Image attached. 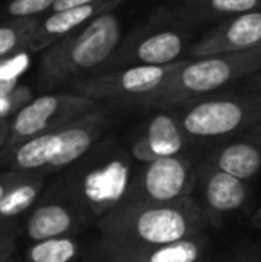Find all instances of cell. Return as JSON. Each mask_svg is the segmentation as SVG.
<instances>
[{
  "mask_svg": "<svg viewBox=\"0 0 261 262\" xmlns=\"http://www.w3.org/2000/svg\"><path fill=\"white\" fill-rule=\"evenodd\" d=\"M97 250L161 246L206 234L208 220L193 196L172 204H120L97 223Z\"/></svg>",
  "mask_w": 261,
  "mask_h": 262,
  "instance_id": "cell-1",
  "label": "cell"
},
{
  "mask_svg": "<svg viewBox=\"0 0 261 262\" xmlns=\"http://www.w3.org/2000/svg\"><path fill=\"white\" fill-rule=\"evenodd\" d=\"M27 173H22V171H4L0 173V200L20 182Z\"/></svg>",
  "mask_w": 261,
  "mask_h": 262,
  "instance_id": "cell-24",
  "label": "cell"
},
{
  "mask_svg": "<svg viewBox=\"0 0 261 262\" xmlns=\"http://www.w3.org/2000/svg\"><path fill=\"white\" fill-rule=\"evenodd\" d=\"M197 171L198 162L186 154L139 164L131 193L122 204H172L192 196Z\"/></svg>",
  "mask_w": 261,
  "mask_h": 262,
  "instance_id": "cell-7",
  "label": "cell"
},
{
  "mask_svg": "<svg viewBox=\"0 0 261 262\" xmlns=\"http://www.w3.org/2000/svg\"><path fill=\"white\" fill-rule=\"evenodd\" d=\"M54 2L56 0H13L7 11L13 16H32L52 7Z\"/></svg>",
  "mask_w": 261,
  "mask_h": 262,
  "instance_id": "cell-21",
  "label": "cell"
},
{
  "mask_svg": "<svg viewBox=\"0 0 261 262\" xmlns=\"http://www.w3.org/2000/svg\"><path fill=\"white\" fill-rule=\"evenodd\" d=\"M124 39V27L115 13H104L73 34L59 39L43 57V75L52 86L79 82L98 75Z\"/></svg>",
  "mask_w": 261,
  "mask_h": 262,
  "instance_id": "cell-4",
  "label": "cell"
},
{
  "mask_svg": "<svg viewBox=\"0 0 261 262\" xmlns=\"http://www.w3.org/2000/svg\"><path fill=\"white\" fill-rule=\"evenodd\" d=\"M90 223L86 214L57 182L56 187H52V191L31 209L25 221V235L32 243H38L52 237L75 235Z\"/></svg>",
  "mask_w": 261,
  "mask_h": 262,
  "instance_id": "cell-11",
  "label": "cell"
},
{
  "mask_svg": "<svg viewBox=\"0 0 261 262\" xmlns=\"http://www.w3.org/2000/svg\"><path fill=\"white\" fill-rule=\"evenodd\" d=\"M16 90V80H4L0 77V97H7V95L14 93Z\"/></svg>",
  "mask_w": 261,
  "mask_h": 262,
  "instance_id": "cell-27",
  "label": "cell"
},
{
  "mask_svg": "<svg viewBox=\"0 0 261 262\" xmlns=\"http://www.w3.org/2000/svg\"><path fill=\"white\" fill-rule=\"evenodd\" d=\"M227 262H261V257H256L252 253H238Z\"/></svg>",
  "mask_w": 261,
  "mask_h": 262,
  "instance_id": "cell-28",
  "label": "cell"
},
{
  "mask_svg": "<svg viewBox=\"0 0 261 262\" xmlns=\"http://www.w3.org/2000/svg\"><path fill=\"white\" fill-rule=\"evenodd\" d=\"M101 104L77 93L43 95L18 109L9 123L4 152L36 136L57 130L73 120L91 113Z\"/></svg>",
  "mask_w": 261,
  "mask_h": 262,
  "instance_id": "cell-8",
  "label": "cell"
},
{
  "mask_svg": "<svg viewBox=\"0 0 261 262\" xmlns=\"http://www.w3.org/2000/svg\"><path fill=\"white\" fill-rule=\"evenodd\" d=\"M188 145L175 111L161 109L143 121L127 150L136 162L145 164L157 159L183 156Z\"/></svg>",
  "mask_w": 261,
  "mask_h": 262,
  "instance_id": "cell-13",
  "label": "cell"
},
{
  "mask_svg": "<svg viewBox=\"0 0 261 262\" xmlns=\"http://www.w3.org/2000/svg\"><path fill=\"white\" fill-rule=\"evenodd\" d=\"M175 2L183 4V6H190V4H198V2H204V0H175Z\"/></svg>",
  "mask_w": 261,
  "mask_h": 262,
  "instance_id": "cell-30",
  "label": "cell"
},
{
  "mask_svg": "<svg viewBox=\"0 0 261 262\" xmlns=\"http://www.w3.org/2000/svg\"><path fill=\"white\" fill-rule=\"evenodd\" d=\"M7 132H9V121L0 120V152H2V150H4V145H6Z\"/></svg>",
  "mask_w": 261,
  "mask_h": 262,
  "instance_id": "cell-29",
  "label": "cell"
},
{
  "mask_svg": "<svg viewBox=\"0 0 261 262\" xmlns=\"http://www.w3.org/2000/svg\"><path fill=\"white\" fill-rule=\"evenodd\" d=\"M81 255V243L75 235L52 237L32 243L25 253V262H75Z\"/></svg>",
  "mask_w": 261,
  "mask_h": 262,
  "instance_id": "cell-19",
  "label": "cell"
},
{
  "mask_svg": "<svg viewBox=\"0 0 261 262\" xmlns=\"http://www.w3.org/2000/svg\"><path fill=\"white\" fill-rule=\"evenodd\" d=\"M188 143H220L261 125V95L220 93L174 107Z\"/></svg>",
  "mask_w": 261,
  "mask_h": 262,
  "instance_id": "cell-5",
  "label": "cell"
},
{
  "mask_svg": "<svg viewBox=\"0 0 261 262\" xmlns=\"http://www.w3.org/2000/svg\"><path fill=\"white\" fill-rule=\"evenodd\" d=\"M7 262H13V260H7Z\"/></svg>",
  "mask_w": 261,
  "mask_h": 262,
  "instance_id": "cell-31",
  "label": "cell"
},
{
  "mask_svg": "<svg viewBox=\"0 0 261 262\" xmlns=\"http://www.w3.org/2000/svg\"><path fill=\"white\" fill-rule=\"evenodd\" d=\"M261 49V11L222 20L188 47L186 59L238 54Z\"/></svg>",
  "mask_w": 261,
  "mask_h": 262,
  "instance_id": "cell-12",
  "label": "cell"
},
{
  "mask_svg": "<svg viewBox=\"0 0 261 262\" xmlns=\"http://www.w3.org/2000/svg\"><path fill=\"white\" fill-rule=\"evenodd\" d=\"M185 31L168 25H145L129 38L122 39L113 57L106 62L104 72L131 66H165L179 61L186 47Z\"/></svg>",
  "mask_w": 261,
  "mask_h": 262,
  "instance_id": "cell-9",
  "label": "cell"
},
{
  "mask_svg": "<svg viewBox=\"0 0 261 262\" xmlns=\"http://www.w3.org/2000/svg\"><path fill=\"white\" fill-rule=\"evenodd\" d=\"M16 246V235L14 228L9 225H0V262L11 260Z\"/></svg>",
  "mask_w": 261,
  "mask_h": 262,
  "instance_id": "cell-23",
  "label": "cell"
},
{
  "mask_svg": "<svg viewBox=\"0 0 261 262\" xmlns=\"http://www.w3.org/2000/svg\"><path fill=\"white\" fill-rule=\"evenodd\" d=\"M185 59L165 66H131L113 70L98 75H91L73 84V90L81 97H86L97 104L142 105L150 98L168 79L179 70Z\"/></svg>",
  "mask_w": 261,
  "mask_h": 262,
  "instance_id": "cell-6",
  "label": "cell"
},
{
  "mask_svg": "<svg viewBox=\"0 0 261 262\" xmlns=\"http://www.w3.org/2000/svg\"><path fill=\"white\" fill-rule=\"evenodd\" d=\"M27 64H29L27 55L25 54L16 55V57L11 59V61H6L0 64V77H2L4 80H18L20 73L27 68Z\"/></svg>",
  "mask_w": 261,
  "mask_h": 262,
  "instance_id": "cell-22",
  "label": "cell"
},
{
  "mask_svg": "<svg viewBox=\"0 0 261 262\" xmlns=\"http://www.w3.org/2000/svg\"><path fill=\"white\" fill-rule=\"evenodd\" d=\"M38 25L34 21H20L13 27H0V57L31 41Z\"/></svg>",
  "mask_w": 261,
  "mask_h": 262,
  "instance_id": "cell-20",
  "label": "cell"
},
{
  "mask_svg": "<svg viewBox=\"0 0 261 262\" xmlns=\"http://www.w3.org/2000/svg\"><path fill=\"white\" fill-rule=\"evenodd\" d=\"M242 91L261 95V70L256 73H252L251 77H247V79L242 82Z\"/></svg>",
  "mask_w": 261,
  "mask_h": 262,
  "instance_id": "cell-25",
  "label": "cell"
},
{
  "mask_svg": "<svg viewBox=\"0 0 261 262\" xmlns=\"http://www.w3.org/2000/svg\"><path fill=\"white\" fill-rule=\"evenodd\" d=\"M122 2H126V0H98L95 4H90V6L72 7V9L52 13L42 25L36 27L34 34L29 41V49H45V47L52 45V43L59 41V39L83 29L84 25L90 24L91 20H95L101 14L115 11V7L120 6Z\"/></svg>",
  "mask_w": 261,
  "mask_h": 262,
  "instance_id": "cell-15",
  "label": "cell"
},
{
  "mask_svg": "<svg viewBox=\"0 0 261 262\" xmlns=\"http://www.w3.org/2000/svg\"><path fill=\"white\" fill-rule=\"evenodd\" d=\"M208 250V235L183 239L161 246L131 250H97L101 262H200Z\"/></svg>",
  "mask_w": 261,
  "mask_h": 262,
  "instance_id": "cell-16",
  "label": "cell"
},
{
  "mask_svg": "<svg viewBox=\"0 0 261 262\" xmlns=\"http://www.w3.org/2000/svg\"><path fill=\"white\" fill-rule=\"evenodd\" d=\"M98 0H56L52 6V11L57 13V11H65V9H72V7H81V6H90V4H95Z\"/></svg>",
  "mask_w": 261,
  "mask_h": 262,
  "instance_id": "cell-26",
  "label": "cell"
},
{
  "mask_svg": "<svg viewBox=\"0 0 261 262\" xmlns=\"http://www.w3.org/2000/svg\"><path fill=\"white\" fill-rule=\"evenodd\" d=\"M202 161L249 184L261 171V125L216 143Z\"/></svg>",
  "mask_w": 261,
  "mask_h": 262,
  "instance_id": "cell-14",
  "label": "cell"
},
{
  "mask_svg": "<svg viewBox=\"0 0 261 262\" xmlns=\"http://www.w3.org/2000/svg\"><path fill=\"white\" fill-rule=\"evenodd\" d=\"M261 11V0H204L198 4H190L177 9V14L185 24H198L204 20L216 18H233L238 14Z\"/></svg>",
  "mask_w": 261,
  "mask_h": 262,
  "instance_id": "cell-18",
  "label": "cell"
},
{
  "mask_svg": "<svg viewBox=\"0 0 261 262\" xmlns=\"http://www.w3.org/2000/svg\"><path fill=\"white\" fill-rule=\"evenodd\" d=\"M139 162L115 138H104L84 157L66 168L59 180L65 193L79 205L90 221L116 209L131 193Z\"/></svg>",
  "mask_w": 261,
  "mask_h": 262,
  "instance_id": "cell-2",
  "label": "cell"
},
{
  "mask_svg": "<svg viewBox=\"0 0 261 262\" xmlns=\"http://www.w3.org/2000/svg\"><path fill=\"white\" fill-rule=\"evenodd\" d=\"M43 173H27L6 196L0 200V225H9L22 214L31 212L45 189Z\"/></svg>",
  "mask_w": 261,
  "mask_h": 262,
  "instance_id": "cell-17",
  "label": "cell"
},
{
  "mask_svg": "<svg viewBox=\"0 0 261 262\" xmlns=\"http://www.w3.org/2000/svg\"><path fill=\"white\" fill-rule=\"evenodd\" d=\"M261 70V49L238 54L185 59L170 79L139 107L149 111L174 109L198 98L215 95L226 86L245 80Z\"/></svg>",
  "mask_w": 261,
  "mask_h": 262,
  "instance_id": "cell-3",
  "label": "cell"
},
{
  "mask_svg": "<svg viewBox=\"0 0 261 262\" xmlns=\"http://www.w3.org/2000/svg\"><path fill=\"white\" fill-rule=\"evenodd\" d=\"M251 187L247 182L208 164L198 162L197 182L192 196L204 212L209 225H222L226 217L236 214L247 205Z\"/></svg>",
  "mask_w": 261,
  "mask_h": 262,
  "instance_id": "cell-10",
  "label": "cell"
}]
</instances>
